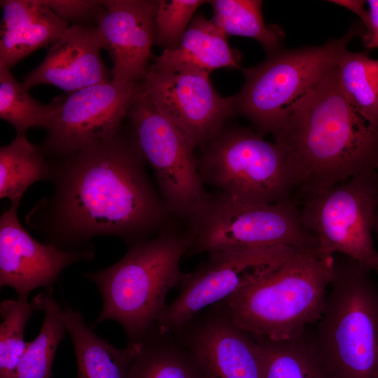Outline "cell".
Here are the masks:
<instances>
[{
    "mask_svg": "<svg viewBox=\"0 0 378 378\" xmlns=\"http://www.w3.org/2000/svg\"><path fill=\"white\" fill-rule=\"evenodd\" d=\"M172 332L192 354L204 378H262L258 344L234 322L224 300Z\"/></svg>",
    "mask_w": 378,
    "mask_h": 378,
    "instance_id": "14",
    "label": "cell"
},
{
    "mask_svg": "<svg viewBox=\"0 0 378 378\" xmlns=\"http://www.w3.org/2000/svg\"><path fill=\"white\" fill-rule=\"evenodd\" d=\"M0 68L50 46L69 28L45 0H1Z\"/></svg>",
    "mask_w": 378,
    "mask_h": 378,
    "instance_id": "18",
    "label": "cell"
},
{
    "mask_svg": "<svg viewBox=\"0 0 378 378\" xmlns=\"http://www.w3.org/2000/svg\"><path fill=\"white\" fill-rule=\"evenodd\" d=\"M28 297L6 300L0 305V378H10L26 350L24 331L35 307Z\"/></svg>",
    "mask_w": 378,
    "mask_h": 378,
    "instance_id": "28",
    "label": "cell"
},
{
    "mask_svg": "<svg viewBox=\"0 0 378 378\" xmlns=\"http://www.w3.org/2000/svg\"><path fill=\"white\" fill-rule=\"evenodd\" d=\"M227 38L212 19L195 15L178 46L163 50L148 69L192 70L210 74L220 68L239 69V53L231 48Z\"/></svg>",
    "mask_w": 378,
    "mask_h": 378,
    "instance_id": "19",
    "label": "cell"
},
{
    "mask_svg": "<svg viewBox=\"0 0 378 378\" xmlns=\"http://www.w3.org/2000/svg\"><path fill=\"white\" fill-rule=\"evenodd\" d=\"M307 330L280 341L253 337L259 349L262 378H334Z\"/></svg>",
    "mask_w": 378,
    "mask_h": 378,
    "instance_id": "22",
    "label": "cell"
},
{
    "mask_svg": "<svg viewBox=\"0 0 378 378\" xmlns=\"http://www.w3.org/2000/svg\"><path fill=\"white\" fill-rule=\"evenodd\" d=\"M334 255L297 248L224 300L234 322L253 337L280 341L320 318Z\"/></svg>",
    "mask_w": 378,
    "mask_h": 378,
    "instance_id": "4",
    "label": "cell"
},
{
    "mask_svg": "<svg viewBox=\"0 0 378 378\" xmlns=\"http://www.w3.org/2000/svg\"><path fill=\"white\" fill-rule=\"evenodd\" d=\"M297 248L279 246L216 251L192 272L186 273L178 296L167 303L157 324L174 331L206 308L223 301Z\"/></svg>",
    "mask_w": 378,
    "mask_h": 378,
    "instance_id": "11",
    "label": "cell"
},
{
    "mask_svg": "<svg viewBox=\"0 0 378 378\" xmlns=\"http://www.w3.org/2000/svg\"><path fill=\"white\" fill-rule=\"evenodd\" d=\"M209 75L192 70L148 69L141 81L153 104L195 147H202L236 113L234 96H220Z\"/></svg>",
    "mask_w": 378,
    "mask_h": 378,
    "instance_id": "13",
    "label": "cell"
},
{
    "mask_svg": "<svg viewBox=\"0 0 378 378\" xmlns=\"http://www.w3.org/2000/svg\"><path fill=\"white\" fill-rule=\"evenodd\" d=\"M62 319L74 345L77 378H130L134 344L124 349L113 346L94 333L79 312L69 307L63 309Z\"/></svg>",
    "mask_w": 378,
    "mask_h": 378,
    "instance_id": "20",
    "label": "cell"
},
{
    "mask_svg": "<svg viewBox=\"0 0 378 378\" xmlns=\"http://www.w3.org/2000/svg\"><path fill=\"white\" fill-rule=\"evenodd\" d=\"M133 344L135 353L130 378H204L175 334L158 324Z\"/></svg>",
    "mask_w": 378,
    "mask_h": 378,
    "instance_id": "21",
    "label": "cell"
},
{
    "mask_svg": "<svg viewBox=\"0 0 378 378\" xmlns=\"http://www.w3.org/2000/svg\"><path fill=\"white\" fill-rule=\"evenodd\" d=\"M188 221L193 235L187 255L286 246L316 249L317 237L304 226L292 198L246 204L220 193Z\"/></svg>",
    "mask_w": 378,
    "mask_h": 378,
    "instance_id": "8",
    "label": "cell"
},
{
    "mask_svg": "<svg viewBox=\"0 0 378 378\" xmlns=\"http://www.w3.org/2000/svg\"><path fill=\"white\" fill-rule=\"evenodd\" d=\"M127 117L170 212L189 220L206 206L212 197L200 176L194 155L195 146L157 108L144 90L130 108Z\"/></svg>",
    "mask_w": 378,
    "mask_h": 378,
    "instance_id": "10",
    "label": "cell"
},
{
    "mask_svg": "<svg viewBox=\"0 0 378 378\" xmlns=\"http://www.w3.org/2000/svg\"><path fill=\"white\" fill-rule=\"evenodd\" d=\"M373 232H374L378 237V209L375 214Z\"/></svg>",
    "mask_w": 378,
    "mask_h": 378,
    "instance_id": "33",
    "label": "cell"
},
{
    "mask_svg": "<svg viewBox=\"0 0 378 378\" xmlns=\"http://www.w3.org/2000/svg\"><path fill=\"white\" fill-rule=\"evenodd\" d=\"M214 22L227 36L234 35L253 38L268 55L280 50L284 34L276 25H267L260 0H212Z\"/></svg>",
    "mask_w": 378,
    "mask_h": 378,
    "instance_id": "25",
    "label": "cell"
},
{
    "mask_svg": "<svg viewBox=\"0 0 378 378\" xmlns=\"http://www.w3.org/2000/svg\"><path fill=\"white\" fill-rule=\"evenodd\" d=\"M50 161L52 192L26 218L49 244L74 251L88 248L96 237L113 236L130 246L172 225L173 215L147 175L132 130L122 128Z\"/></svg>",
    "mask_w": 378,
    "mask_h": 378,
    "instance_id": "1",
    "label": "cell"
},
{
    "mask_svg": "<svg viewBox=\"0 0 378 378\" xmlns=\"http://www.w3.org/2000/svg\"><path fill=\"white\" fill-rule=\"evenodd\" d=\"M50 161L41 147L31 144L26 134L16 135L0 148V198L20 204L22 197L32 184L49 181Z\"/></svg>",
    "mask_w": 378,
    "mask_h": 378,
    "instance_id": "23",
    "label": "cell"
},
{
    "mask_svg": "<svg viewBox=\"0 0 378 378\" xmlns=\"http://www.w3.org/2000/svg\"><path fill=\"white\" fill-rule=\"evenodd\" d=\"M143 92L141 82L92 85L65 97L40 146L47 157L63 158L84 146L113 136Z\"/></svg>",
    "mask_w": 378,
    "mask_h": 378,
    "instance_id": "12",
    "label": "cell"
},
{
    "mask_svg": "<svg viewBox=\"0 0 378 378\" xmlns=\"http://www.w3.org/2000/svg\"><path fill=\"white\" fill-rule=\"evenodd\" d=\"M377 192L378 174L369 170L305 196L301 220L317 237L320 254L340 253L378 271V251L372 238Z\"/></svg>",
    "mask_w": 378,
    "mask_h": 378,
    "instance_id": "9",
    "label": "cell"
},
{
    "mask_svg": "<svg viewBox=\"0 0 378 378\" xmlns=\"http://www.w3.org/2000/svg\"><path fill=\"white\" fill-rule=\"evenodd\" d=\"M273 136L305 196L378 169V127L349 101L336 66L286 109Z\"/></svg>",
    "mask_w": 378,
    "mask_h": 378,
    "instance_id": "2",
    "label": "cell"
},
{
    "mask_svg": "<svg viewBox=\"0 0 378 378\" xmlns=\"http://www.w3.org/2000/svg\"><path fill=\"white\" fill-rule=\"evenodd\" d=\"M336 4L344 6L354 13H355L363 21L364 26L366 25L368 20V12L364 8V1H330Z\"/></svg>",
    "mask_w": 378,
    "mask_h": 378,
    "instance_id": "32",
    "label": "cell"
},
{
    "mask_svg": "<svg viewBox=\"0 0 378 378\" xmlns=\"http://www.w3.org/2000/svg\"><path fill=\"white\" fill-rule=\"evenodd\" d=\"M158 1L107 0L94 27L113 63L111 80L141 82L150 66Z\"/></svg>",
    "mask_w": 378,
    "mask_h": 378,
    "instance_id": "16",
    "label": "cell"
},
{
    "mask_svg": "<svg viewBox=\"0 0 378 378\" xmlns=\"http://www.w3.org/2000/svg\"><path fill=\"white\" fill-rule=\"evenodd\" d=\"M18 206L11 204L0 218L1 287L28 297L35 288L50 287L68 266L94 258L92 246L69 251L36 240L19 220Z\"/></svg>",
    "mask_w": 378,
    "mask_h": 378,
    "instance_id": "15",
    "label": "cell"
},
{
    "mask_svg": "<svg viewBox=\"0 0 378 378\" xmlns=\"http://www.w3.org/2000/svg\"><path fill=\"white\" fill-rule=\"evenodd\" d=\"M192 241L189 229L182 232L171 225L129 246L125 255L110 267L85 273L103 299L94 325L112 320L123 328L127 344L141 340L157 324L169 290L181 286L186 273L180 262Z\"/></svg>",
    "mask_w": 378,
    "mask_h": 378,
    "instance_id": "3",
    "label": "cell"
},
{
    "mask_svg": "<svg viewBox=\"0 0 378 378\" xmlns=\"http://www.w3.org/2000/svg\"><path fill=\"white\" fill-rule=\"evenodd\" d=\"M64 99L60 96L48 104H41L31 97L10 69L0 68V117L13 127L16 135L26 134L31 127L46 130Z\"/></svg>",
    "mask_w": 378,
    "mask_h": 378,
    "instance_id": "27",
    "label": "cell"
},
{
    "mask_svg": "<svg viewBox=\"0 0 378 378\" xmlns=\"http://www.w3.org/2000/svg\"><path fill=\"white\" fill-rule=\"evenodd\" d=\"M361 30L355 25L321 46L280 49L244 69V84L234 96L235 113L247 118L262 136L273 135L286 109L336 66L340 54Z\"/></svg>",
    "mask_w": 378,
    "mask_h": 378,
    "instance_id": "7",
    "label": "cell"
},
{
    "mask_svg": "<svg viewBox=\"0 0 378 378\" xmlns=\"http://www.w3.org/2000/svg\"><path fill=\"white\" fill-rule=\"evenodd\" d=\"M377 206H378V192H377Z\"/></svg>",
    "mask_w": 378,
    "mask_h": 378,
    "instance_id": "35",
    "label": "cell"
},
{
    "mask_svg": "<svg viewBox=\"0 0 378 378\" xmlns=\"http://www.w3.org/2000/svg\"><path fill=\"white\" fill-rule=\"evenodd\" d=\"M336 70L349 101L363 118L378 127V59L346 49L337 59Z\"/></svg>",
    "mask_w": 378,
    "mask_h": 378,
    "instance_id": "26",
    "label": "cell"
},
{
    "mask_svg": "<svg viewBox=\"0 0 378 378\" xmlns=\"http://www.w3.org/2000/svg\"><path fill=\"white\" fill-rule=\"evenodd\" d=\"M368 5V20L362 36L365 46L369 49L378 48V0L366 1Z\"/></svg>",
    "mask_w": 378,
    "mask_h": 378,
    "instance_id": "31",
    "label": "cell"
},
{
    "mask_svg": "<svg viewBox=\"0 0 378 378\" xmlns=\"http://www.w3.org/2000/svg\"><path fill=\"white\" fill-rule=\"evenodd\" d=\"M375 378H378V368H377V372H376Z\"/></svg>",
    "mask_w": 378,
    "mask_h": 378,
    "instance_id": "34",
    "label": "cell"
},
{
    "mask_svg": "<svg viewBox=\"0 0 378 378\" xmlns=\"http://www.w3.org/2000/svg\"><path fill=\"white\" fill-rule=\"evenodd\" d=\"M102 49L94 25L71 24L49 46L43 60L22 84L27 90L47 84L73 93L108 82L111 80L101 57Z\"/></svg>",
    "mask_w": 378,
    "mask_h": 378,
    "instance_id": "17",
    "label": "cell"
},
{
    "mask_svg": "<svg viewBox=\"0 0 378 378\" xmlns=\"http://www.w3.org/2000/svg\"><path fill=\"white\" fill-rule=\"evenodd\" d=\"M48 6L69 24L90 25L104 7V1L45 0Z\"/></svg>",
    "mask_w": 378,
    "mask_h": 378,
    "instance_id": "30",
    "label": "cell"
},
{
    "mask_svg": "<svg viewBox=\"0 0 378 378\" xmlns=\"http://www.w3.org/2000/svg\"><path fill=\"white\" fill-rule=\"evenodd\" d=\"M197 158L204 182L235 201L272 204L291 199L296 188L284 150L249 128L225 126Z\"/></svg>",
    "mask_w": 378,
    "mask_h": 378,
    "instance_id": "6",
    "label": "cell"
},
{
    "mask_svg": "<svg viewBox=\"0 0 378 378\" xmlns=\"http://www.w3.org/2000/svg\"><path fill=\"white\" fill-rule=\"evenodd\" d=\"M370 270L335 258L323 313L312 337L334 378H375L378 368V286Z\"/></svg>",
    "mask_w": 378,
    "mask_h": 378,
    "instance_id": "5",
    "label": "cell"
},
{
    "mask_svg": "<svg viewBox=\"0 0 378 378\" xmlns=\"http://www.w3.org/2000/svg\"><path fill=\"white\" fill-rule=\"evenodd\" d=\"M204 0H158L154 44L164 50L178 46L197 9Z\"/></svg>",
    "mask_w": 378,
    "mask_h": 378,
    "instance_id": "29",
    "label": "cell"
},
{
    "mask_svg": "<svg viewBox=\"0 0 378 378\" xmlns=\"http://www.w3.org/2000/svg\"><path fill=\"white\" fill-rule=\"evenodd\" d=\"M35 309L44 313L41 330L28 345L10 378H50L57 348L66 329L60 305L51 293H39L32 301Z\"/></svg>",
    "mask_w": 378,
    "mask_h": 378,
    "instance_id": "24",
    "label": "cell"
}]
</instances>
